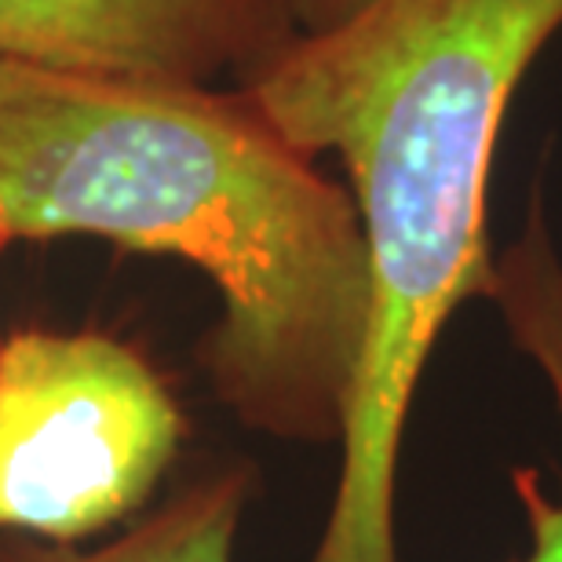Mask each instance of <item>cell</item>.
<instances>
[{
    "instance_id": "obj_5",
    "label": "cell",
    "mask_w": 562,
    "mask_h": 562,
    "mask_svg": "<svg viewBox=\"0 0 562 562\" xmlns=\"http://www.w3.org/2000/svg\"><path fill=\"white\" fill-rule=\"evenodd\" d=\"M490 303L501 311L515 347L541 369L562 420V256L548 234L541 190L530 198L522 234L497 256ZM512 486L530 526V548L519 562H562V486L548 497L537 468H515Z\"/></svg>"
},
{
    "instance_id": "obj_1",
    "label": "cell",
    "mask_w": 562,
    "mask_h": 562,
    "mask_svg": "<svg viewBox=\"0 0 562 562\" xmlns=\"http://www.w3.org/2000/svg\"><path fill=\"white\" fill-rule=\"evenodd\" d=\"M66 234L198 267L223 303L198 344L216 398L281 442H340L369 329L362 220L245 88L0 59V241Z\"/></svg>"
},
{
    "instance_id": "obj_3",
    "label": "cell",
    "mask_w": 562,
    "mask_h": 562,
    "mask_svg": "<svg viewBox=\"0 0 562 562\" xmlns=\"http://www.w3.org/2000/svg\"><path fill=\"white\" fill-rule=\"evenodd\" d=\"M187 438V413L136 347L106 333L0 344V537L77 544L132 519Z\"/></svg>"
},
{
    "instance_id": "obj_6",
    "label": "cell",
    "mask_w": 562,
    "mask_h": 562,
    "mask_svg": "<svg viewBox=\"0 0 562 562\" xmlns=\"http://www.w3.org/2000/svg\"><path fill=\"white\" fill-rule=\"evenodd\" d=\"M249 493L252 468L223 464L190 479L114 541L77 552L74 544L4 537V562H234Z\"/></svg>"
},
{
    "instance_id": "obj_9",
    "label": "cell",
    "mask_w": 562,
    "mask_h": 562,
    "mask_svg": "<svg viewBox=\"0 0 562 562\" xmlns=\"http://www.w3.org/2000/svg\"><path fill=\"white\" fill-rule=\"evenodd\" d=\"M0 249H4V241H0Z\"/></svg>"
},
{
    "instance_id": "obj_7",
    "label": "cell",
    "mask_w": 562,
    "mask_h": 562,
    "mask_svg": "<svg viewBox=\"0 0 562 562\" xmlns=\"http://www.w3.org/2000/svg\"><path fill=\"white\" fill-rule=\"evenodd\" d=\"M366 4L369 0H292V15L300 33H325L358 15Z\"/></svg>"
},
{
    "instance_id": "obj_8",
    "label": "cell",
    "mask_w": 562,
    "mask_h": 562,
    "mask_svg": "<svg viewBox=\"0 0 562 562\" xmlns=\"http://www.w3.org/2000/svg\"><path fill=\"white\" fill-rule=\"evenodd\" d=\"M0 562H4V537H0Z\"/></svg>"
},
{
    "instance_id": "obj_2",
    "label": "cell",
    "mask_w": 562,
    "mask_h": 562,
    "mask_svg": "<svg viewBox=\"0 0 562 562\" xmlns=\"http://www.w3.org/2000/svg\"><path fill=\"white\" fill-rule=\"evenodd\" d=\"M559 33L562 0H369L241 81L289 143L344 161L369 252V329L311 562H398L402 435L449 318L493 296L501 132Z\"/></svg>"
},
{
    "instance_id": "obj_4",
    "label": "cell",
    "mask_w": 562,
    "mask_h": 562,
    "mask_svg": "<svg viewBox=\"0 0 562 562\" xmlns=\"http://www.w3.org/2000/svg\"><path fill=\"white\" fill-rule=\"evenodd\" d=\"M292 0H0V59L132 81H241L296 37Z\"/></svg>"
}]
</instances>
